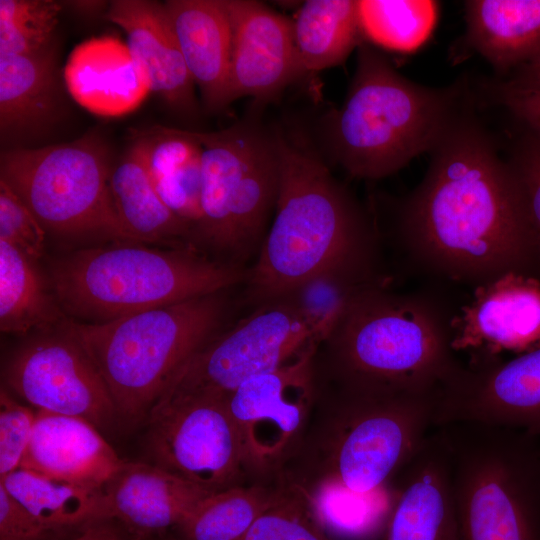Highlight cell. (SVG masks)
<instances>
[{
  "instance_id": "34",
  "label": "cell",
  "mask_w": 540,
  "mask_h": 540,
  "mask_svg": "<svg viewBox=\"0 0 540 540\" xmlns=\"http://www.w3.org/2000/svg\"><path fill=\"white\" fill-rule=\"evenodd\" d=\"M381 281L385 279L369 281L339 272H324L309 278L284 296L303 317L321 345L356 294Z\"/></svg>"
},
{
  "instance_id": "36",
  "label": "cell",
  "mask_w": 540,
  "mask_h": 540,
  "mask_svg": "<svg viewBox=\"0 0 540 540\" xmlns=\"http://www.w3.org/2000/svg\"><path fill=\"white\" fill-rule=\"evenodd\" d=\"M241 540H331L309 504L293 485L283 486L277 500Z\"/></svg>"
},
{
  "instance_id": "38",
  "label": "cell",
  "mask_w": 540,
  "mask_h": 540,
  "mask_svg": "<svg viewBox=\"0 0 540 540\" xmlns=\"http://www.w3.org/2000/svg\"><path fill=\"white\" fill-rule=\"evenodd\" d=\"M36 412L6 391L0 394V478L21 466L32 438Z\"/></svg>"
},
{
  "instance_id": "32",
  "label": "cell",
  "mask_w": 540,
  "mask_h": 540,
  "mask_svg": "<svg viewBox=\"0 0 540 540\" xmlns=\"http://www.w3.org/2000/svg\"><path fill=\"white\" fill-rule=\"evenodd\" d=\"M294 486V485H293ZM297 488L325 529L345 536H365L383 530L397 489L388 487L370 494H356L326 484Z\"/></svg>"
},
{
  "instance_id": "35",
  "label": "cell",
  "mask_w": 540,
  "mask_h": 540,
  "mask_svg": "<svg viewBox=\"0 0 540 540\" xmlns=\"http://www.w3.org/2000/svg\"><path fill=\"white\" fill-rule=\"evenodd\" d=\"M62 4L0 0V54L30 55L51 48Z\"/></svg>"
},
{
  "instance_id": "43",
  "label": "cell",
  "mask_w": 540,
  "mask_h": 540,
  "mask_svg": "<svg viewBox=\"0 0 540 540\" xmlns=\"http://www.w3.org/2000/svg\"><path fill=\"white\" fill-rule=\"evenodd\" d=\"M507 84L540 92V55L521 66L517 75Z\"/></svg>"
},
{
  "instance_id": "28",
  "label": "cell",
  "mask_w": 540,
  "mask_h": 540,
  "mask_svg": "<svg viewBox=\"0 0 540 540\" xmlns=\"http://www.w3.org/2000/svg\"><path fill=\"white\" fill-rule=\"evenodd\" d=\"M67 316L31 259L0 239V329L25 335L60 327Z\"/></svg>"
},
{
  "instance_id": "19",
  "label": "cell",
  "mask_w": 540,
  "mask_h": 540,
  "mask_svg": "<svg viewBox=\"0 0 540 540\" xmlns=\"http://www.w3.org/2000/svg\"><path fill=\"white\" fill-rule=\"evenodd\" d=\"M210 493L153 463L125 461L102 489L103 520L117 521L131 540H154Z\"/></svg>"
},
{
  "instance_id": "2",
  "label": "cell",
  "mask_w": 540,
  "mask_h": 540,
  "mask_svg": "<svg viewBox=\"0 0 540 540\" xmlns=\"http://www.w3.org/2000/svg\"><path fill=\"white\" fill-rule=\"evenodd\" d=\"M280 183L274 217L244 283L254 307L324 272L385 279L373 224L304 139L278 131Z\"/></svg>"
},
{
  "instance_id": "22",
  "label": "cell",
  "mask_w": 540,
  "mask_h": 540,
  "mask_svg": "<svg viewBox=\"0 0 540 540\" xmlns=\"http://www.w3.org/2000/svg\"><path fill=\"white\" fill-rule=\"evenodd\" d=\"M63 78L70 96L102 117L132 112L150 92L146 75L127 44L111 35L92 37L75 46Z\"/></svg>"
},
{
  "instance_id": "30",
  "label": "cell",
  "mask_w": 540,
  "mask_h": 540,
  "mask_svg": "<svg viewBox=\"0 0 540 540\" xmlns=\"http://www.w3.org/2000/svg\"><path fill=\"white\" fill-rule=\"evenodd\" d=\"M0 485L53 531L103 520L102 490L61 481L23 467L0 478Z\"/></svg>"
},
{
  "instance_id": "16",
  "label": "cell",
  "mask_w": 540,
  "mask_h": 540,
  "mask_svg": "<svg viewBox=\"0 0 540 540\" xmlns=\"http://www.w3.org/2000/svg\"><path fill=\"white\" fill-rule=\"evenodd\" d=\"M450 328L451 348L469 356L468 366L540 347V278L509 272L475 287Z\"/></svg>"
},
{
  "instance_id": "41",
  "label": "cell",
  "mask_w": 540,
  "mask_h": 540,
  "mask_svg": "<svg viewBox=\"0 0 540 540\" xmlns=\"http://www.w3.org/2000/svg\"><path fill=\"white\" fill-rule=\"evenodd\" d=\"M500 97L516 116L528 124L540 141V92L505 83L501 86Z\"/></svg>"
},
{
  "instance_id": "7",
  "label": "cell",
  "mask_w": 540,
  "mask_h": 540,
  "mask_svg": "<svg viewBox=\"0 0 540 540\" xmlns=\"http://www.w3.org/2000/svg\"><path fill=\"white\" fill-rule=\"evenodd\" d=\"M263 106L254 102L223 130L193 131L202 146V186L192 240L243 267L259 252L280 183L278 130L262 123Z\"/></svg>"
},
{
  "instance_id": "3",
  "label": "cell",
  "mask_w": 540,
  "mask_h": 540,
  "mask_svg": "<svg viewBox=\"0 0 540 540\" xmlns=\"http://www.w3.org/2000/svg\"><path fill=\"white\" fill-rule=\"evenodd\" d=\"M450 315L425 293L362 289L321 343L337 389L367 393L438 392L463 366L451 348Z\"/></svg>"
},
{
  "instance_id": "33",
  "label": "cell",
  "mask_w": 540,
  "mask_h": 540,
  "mask_svg": "<svg viewBox=\"0 0 540 540\" xmlns=\"http://www.w3.org/2000/svg\"><path fill=\"white\" fill-rule=\"evenodd\" d=\"M360 32L383 48L408 53L430 36L438 4L429 0H359Z\"/></svg>"
},
{
  "instance_id": "17",
  "label": "cell",
  "mask_w": 540,
  "mask_h": 540,
  "mask_svg": "<svg viewBox=\"0 0 540 540\" xmlns=\"http://www.w3.org/2000/svg\"><path fill=\"white\" fill-rule=\"evenodd\" d=\"M231 27L229 100L265 105L305 75L292 20L252 0H224Z\"/></svg>"
},
{
  "instance_id": "44",
  "label": "cell",
  "mask_w": 540,
  "mask_h": 540,
  "mask_svg": "<svg viewBox=\"0 0 540 540\" xmlns=\"http://www.w3.org/2000/svg\"><path fill=\"white\" fill-rule=\"evenodd\" d=\"M154 540H177V539L163 536V537H160V538H157V539H154Z\"/></svg>"
},
{
  "instance_id": "18",
  "label": "cell",
  "mask_w": 540,
  "mask_h": 540,
  "mask_svg": "<svg viewBox=\"0 0 540 540\" xmlns=\"http://www.w3.org/2000/svg\"><path fill=\"white\" fill-rule=\"evenodd\" d=\"M381 540H458L451 450L441 427L403 469Z\"/></svg>"
},
{
  "instance_id": "6",
  "label": "cell",
  "mask_w": 540,
  "mask_h": 540,
  "mask_svg": "<svg viewBox=\"0 0 540 540\" xmlns=\"http://www.w3.org/2000/svg\"><path fill=\"white\" fill-rule=\"evenodd\" d=\"M229 290L103 323L67 318L62 328L84 349L105 381L119 418L148 417L188 359L221 331Z\"/></svg>"
},
{
  "instance_id": "42",
  "label": "cell",
  "mask_w": 540,
  "mask_h": 540,
  "mask_svg": "<svg viewBox=\"0 0 540 540\" xmlns=\"http://www.w3.org/2000/svg\"><path fill=\"white\" fill-rule=\"evenodd\" d=\"M111 520H97L84 525V528L68 540H131L124 530L116 528Z\"/></svg>"
},
{
  "instance_id": "23",
  "label": "cell",
  "mask_w": 540,
  "mask_h": 540,
  "mask_svg": "<svg viewBox=\"0 0 540 540\" xmlns=\"http://www.w3.org/2000/svg\"><path fill=\"white\" fill-rule=\"evenodd\" d=\"M186 67L205 108L230 104L231 27L224 0H168L163 3Z\"/></svg>"
},
{
  "instance_id": "40",
  "label": "cell",
  "mask_w": 540,
  "mask_h": 540,
  "mask_svg": "<svg viewBox=\"0 0 540 540\" xmlns=\"http://www.w3.org/2000/svg\"><path fill=\"white\" fill-rule=\"evenodd\" d=\"M522 189L540 248V141L530 146L512 168Z\"/></svg>"
},
{
  "instance_id": "11",
  "label": "cell",
  "mask_w": 540,
  "mask_h": 540,
  "mask_svg": "<svg viewBox=\"0 0 540 540\" xmlns=\"http://www.w3.org/2000/svg\"><path fill=\"white\" fill-rule=\"evenodd\" d=\"M314 345L320 342L287 297L264 302L198 349L161 397L226 400L245 381L281 367Z\"/></svg>"
},
{
  "instance_id": "21",
  "label": "cell",
  "mask_w": 540,
  "mask_h": 540,
  "mask_svg": "<svg viewBox=\"0 0 540 540\" xmlns=\"http://www.w3.org/2000/svg\"><path fill=\"white\" fill-rule=\"evenodd\" d=\"M106 18L126 34V44L146 75L150 92L173 110H196L194 81L186 67L163 3L114 0Z\"/></svg>"
},
{
  "instance_id": "20",
  "label": "cell",
  "mask_w": 540,
  "mask_h": 540,
  "mask_svg": "<svg viewBox=\"0 0 540 540\" xmlns=\"http://www.w3.org/2000/svg\"><path fill=\"white\" fill-rule=\"evenodd\" d=\"M124 463L87 420L36 411L32 438L20 467L102 490Z\"/></svg>"
},
{
  "instance_id": "8",
  "label": "cell",
  "mask_w": 540,
  "mask_h": 540,
  "mask_svg": "<svg viewBox=\"0 0 540 540\" xmlns=\"http://www.w3.org/2000/svg\"><path fill=\"white\" fill-rule=\"evenodd\" d=\"M440 427L451 450L458 540H540V439L476 423Z\"/></svg>"
},
{
  "instance_id": "14",
  "label": "cell",
  "mask_w": 540,
  "mask_h": 540,
  "mask_svg": "<svg viewBox=\"0 0 540 540\" xmlns=\"http://www.w3.org/2000/svg\"><path fill=\"white\" fill-rule=\"evenodd\" d=\"M4 378L37 411L79 417L98 429L119 418L98 369L62 325L21 345L8 360Z\"/></svg>"
},
{
  "instance_id": "10",
  "label": "cell",
  "mask_w": 540,
  "mask_h": 540,
  "mask_svg": "<svg viewBox=\"0 0 540 540\" xmlns=\"http://www.w3.org/2000/svg\"><path fill=\"white\" fill-rule=\"evenodd\" d=\"M110 172L106 150L92 136L41 148L8 149L0 158V181L46 232L131 242L115 210Z\"/></svg>"
},
{
  "instance_id": "25",
  "label": "cell",
  "mask_w": 540,
  "mask_h": 540,
  "mask_svg": "<svg viewBox=\"0 0 540 540\" xmlns=\"http://www.w3.org/2000/svg\"><path fill=\"white\" fill-rule=\"evenodd\" d=\"M60 92L53 46L30 55L0 54L1 139L52 123Z\"/></svg>"
},
{
  "instance_id": "13",
  "label": "cell",
  "mask_w": 540,
  "mask_h": 540,
  "mask_svg": "<svg viewBox=\"0 0 540 540\" xmlns=\"http://www.w3.org/2000/svg\"><path fill=\"white\" fill-rule=\"evenodd\" d=\"M145 441L153 464L212 492L238 485L245 471L225 399L161 397L148 414Z\"/></svg>"
},
{
  "instance_id": "9",
  "label": "cell",
  "mask_w": 540,
  "mask_h": 540,
  "mask_svg": "<svg viewBox=\"0 0 540 540\" xmlns=\"http://www.w3.org/2000/svg\"><path fill=\"white\" fill-rule=\"evenodd\" d=\"M434 393H367L337 389L314 483L356 494L388 487L434 426Z\"/></svg>"
},
{
  "instance_id": "24",
  "label": "cell",
  "mask_w": 540,
  "mask_h": 540,
  "mask_svg": "<svg viewBox=\"0 0 540 540\" xmlns=\"http://www.w3.org/2000/svg\"><path fill=\"white\" fill-rule=\"evenodd\" d=\"M130 146L160 197L192 231L200 220L202 146L193 131L154 125L133 130Z\"/></svg>"
},
{
  "instance_id": "37",
  "label": "cell",
  "mask_w": 540,
  "mask_h": 540,
  "mask_svg": "<svg viewBox=\"0 0 540 540\" xmlns=\"http://www.w3.org/2000/svg\"><path fill=\"white\" fill-rule=\"evenodd\" d=\"M46 233L24 202L0 181V239L36 261L44 253Z\"/></svg>"
},
{
  "instance_id": "5",
  "label": "cell",
  "mask_w": 540,
  "mask_h": 540,
  "mask_svg": "<svg viewBox=\"0 0 540 540\" xmlns=\"http://www.w3.org/2000/svg\"><path fill=\"white\" fill-rule=\"evenodd\" d=\"M447 92L417 85L361 43L343 105L323 120L331 158L352 177L389 176L435 149L451 125Z\"/></svg>"
},
{
  "instance_id": "39",
  "label": "cell",
  "mask_w": 540,
  "mask_h": 540,
  "mask_svg": "<svg viewBox=\"0 0 540 540\" xmlns=\"http://www.w3.org/2000/svg\"><path fill=\"white\" fill-rule=\"evenodd\" d=\"M53 532L0 485V540H47Z\"/></svg>"
},
{
  "instance_id": "1",
  "label": "cell",
  "mask_w": 540,
  "mask_h": 540,
  "mask_svg": "<svg viewBox=\"0 0 540 540\" xmlns=\"http://www.w3.org/2000/svg\"><path fill=\"white\" fill-rule=\"evenodd\" d=\"M435 151L399 211L409 261L474 288L509 272L539 277V243L513 169L471 124L451 123Z\"/></svg>"
},
{
  "instance_id": "12",
  "label": "cell",
  "mask_w": 540,
  "mask_h": 540,
  "mask_svg": "<svg viewBox=\"0 0 540 540\" xmlns=\"http://www.w3.org/2000/svg\"><path fill=\"white\" fill-rule=\"evenodd\" d=\"M314 345L272 371L242 383L226 399L237 429L245 472L283 471L301 449L317 394Z\"/></svg>"
},
{
  "instance_id": "26",
  "label": "cell",
  "mask_w": 540,
  "mask_h": 540,
  "mask_svg": "<svg viewBox=\"0 0 540 540\" xmlns=\"http://www.w3.org/2000/svg\"><path fill=\"white\" fill-rule=\"evenodd\" d=\"M465 7L467 40L496 70L540 55V0H472Z\"/></svg>"
},
{
  "instance_id": "4",
  "label": "cell",
  "mask_w": 540,
  "mask_h": 540,
  "mask_svg": "<svg viewBox=\"0 0 540 540\" xmlns=\"http://www.w3.org/2000/svg\"><path fill=\"white\" fill-rule=\"evenodd\" d=\"M249 268L210 258L196 247L115 242L69 252L50 266L65 315L103 323L244 284Z\"/></svg>"
},
{
  "instance_id": "27",
  "label": "cell",
  "mask_w": 540,
  "mask_h": 540,
  "mask_svg": "<svg viewBox=\"0 0 540 540\" xmlns=\"http://www.w3.org/2000/svg\"><path fill=\"white\" fill-rule=\"evenodd\" d=\"M109 187L120 225L131 242L182 244L183 239L192 240L191 226L160 197L133 147L111 168Z\"/></svg>"
},
{
  "instance_id": "15",
  "label": "cell",
  "mask_w": 540,
  "mask_h": 540,
  "mask_svg": "<svg viewBox=\"0 0 540 540\" xmlns=\"http://www.w3.org/2000/svg\"><path fill=\"white\" fill-rule=\"evenodd\" d=\"M476 423L540 439V347L480 366L463 365L439 390L434 426Z\"/></svg>"
},
{
  "instance_id": "29",
  "label": "cell",
  "mask_w": 540,
  "mask_h": 540,
  "mask_svg": "<svg viewBox=\"0 0 540 540\" xmlns=\"http://www.w3.org/2000/svg\"><path fill=\"white\" fill-rule=\"evenodd\" d=\"M293 35L305 74L341 64L361 34L357 1L307 0L294 20Z\"/></svg>"
},
{
  "instance_id": "31",
  "label": "cell",
  "mask_w": 540,
  "mask_h": 540,
  "mask_svg": "<svg viewBox=\"0 0 540 540\" xmlns=\"http://www.w3.org/2000/svg\"><path fill=\"white\" fill-rule=\"evenodd\" d=\"M282 487L232 486L201 499L178 526L183 540H241Z\"/></svg>"
}]
</instances>
